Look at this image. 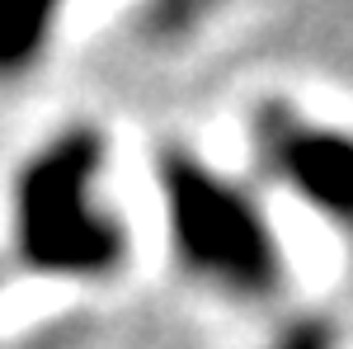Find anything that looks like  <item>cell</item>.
I'll return each instance as SVG.
<instances>
[{"instance_id": "6da1fadb", "label": "cell", "mask_w": 353, "mask_h": 349, "mask_svg": "<svg viewBox=\"0 0 353 349\" xmlns=\"http://www.w3.org/2000/svg\"><path fill=\"white\" fill-rule=\"evenodd\" d=\"M5 260L33 283L104 288L132 260V222L113 194V147L94 123L38 137L0 194Z\"/></svg>"}, {"instance_id": "7a4b0ae2", "label": "cell", "mask_w": 353, "mask_h": 349, "mask_svg": "<svg viewBox=\"0 0 353 349\" xmlns=\"http://www.w3.org/2000/svg\"><path fill=\"white\" fill-rule=\"evenodd\" d=\"M156 213L174 269L236 307H264L288 283V255L259 189L193 147H161Z\"/></svg>"}, {"instance_id": "3957f363", "label": "cell", "mask_w": 353, "mask_h": 349, "mask_svg": "<svg viewBox=\"0 0 353 349\" xmlns=\"http://www.w3.org/2000/svg\"><path fill=\"white\" fill-rule=\"evenodd\" d=\"M254 161L288 198L334 227H353V133L306 109H254Z\"/></svg>"}, {"instance_id": "277c9868", "label": "cell", "mask_w": 353, "mask_h": 349, "mask_svg": "<svg viewBox=\"0 0 353 349\" xmlns=\"http://www.w3.org/2000/svg\"><path fill=\"white\" fill-rule=\"evenodd\" d=\"M61 5H38V0H0V95L24 90L52 66L61 48Z\"/></svg>"}, {"instance_id": "5b68a950", "label": "cell", "mask_w": 353, "mask_h": 349, "mask_svg": "<svg viewBox=\"0 0 353 349\" xmlns=\"http://www.w3.org/2000/svg\"><path fill=\"white\" fill-rule=\"evenodd\" d=\"M264 349H339V330L316 312H297L264 340Z\"/></svg>"}]
</instances>
